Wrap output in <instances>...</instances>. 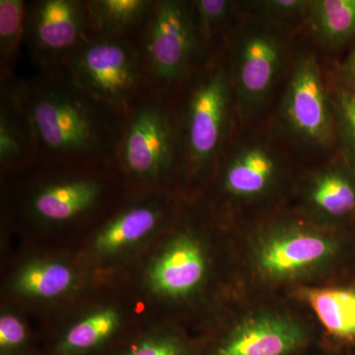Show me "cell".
Listing matches in <instances>:
<instances>
[{"mask_svg": "<svg viewBox=\"0 0 355 355\" xmlns=\"http://www.w3.org/2000/svg\"><path fill=\"white\" fill-rule=\"evenodd\" d=\"M57 317L43 355H109L144 320L135 299L118 282H102Z\"/></svg>", "mask_w": 355, "mask_h": 355, "instance_id": "cell-7", "label": "cell"}, {"mask_svg": "<svg viewBox=\"0 0 355 355\" xmlns=\"http://www.w3.org/2000/svg\"><path fill=\"white\" fill-rule=\"evenodd\" d=\"M4 83L31 120L38 162L114 165L125 111L89 94L64 69Z\"/></svg>", "mask_w": 355, "mask_h": 355, "instance_id": "cell-1", "label": "cell"}, {"mask_svg": "<svg viewBox=\"0 0 355 355\" xmlns=\"http://www.w3.org/2000/svg\"><path fill=\"white\" fill-rule=\"evenodd\" d=\"M279 116L287 135L298 146L324 150L336 142L331 90L313 53H301L294 62Z\"/></svg>", "mask_w": 355, "mask_h": 355, "instance_id": "cell-12", "label": "cell"}, {"mask_svg": "<svg viewBox=\"0 0 355 355\" xmlns=\"http://www.w3.org/2000/svg\"><path fill=\"white\" fill-rule=\"evenodd\" d=\"M288 38L282 24L256 18L237 26L230 36L228 60L235 110L252 118L263 106L286 62Z\"/></svg>", "mask_w": 355, "mask_h": 355, "instance_id": "cell-11", "label": "cell"}, {"mask_svg": "<svg viewBox=\"0 0 355 355\" xmlns=\"http://www.w3.org/2000/svg\"><path fill=\"white\" fill-rule=\"evenodd\" d=\"M178 209L174 193L128 191L93 226L76 257L101 282L116 279L153 245Z\"/></svg>", "mask_w": 355, "mask_h": 355, "instance_id": "cell-6", "label": "cell"}, {"mask_svg": "<svg viewBox=\"0 0 355 355\" xmlns=\"http://www.w3.org/2000/svg\"><path fill=\"white\" fill-rule=\"evenodd\" d=\"M38 163V146L31 120L9 84L0 83V172L2 179Z\"/></svg>", "mask_w": 355, "mask_h": 355, "instance_id": "cell-17", "label": "cell"}, {"mask_svg": "<svg viewBox=\"0 0 355 355\" xmlns=\"http://www.w3.org/2000/svg\"><path fill=\"white\" fill-rule=\"evenodd\" d=\"M27 313L4 301L0 309V355H27L40 350Z\"/></svg>", "mask_w": 355, "mask_h": 355, "instance_id": "cell-25", "label": "cell"}, {"mask_svg": "<svg viewBox=\"0 0 355 355\" xmlns=\"http://www.w3.org/2000/svg\"><path fill=\"white\" fill-rule=\"evenodd\" d=\"M301 296L331 336L355 342V284L304 289Z\"/></svg>", "mask_w": 355, "mask_h": 355, "instance_id": "cell-21", "label": "cell"}, {"mask_svg": "<svg viewBox=\"0 0 355 355\" xmlns=\"http://www.w3.org/2000/svg\"><path fill=\"white\" fill-rule=\"evenodd\" d=\"M338 253L333 236L299 224H279L261 236L254 261L266 279L289 280L329 265Z\"/></svg>", "mask_w": 355, "mask_h": 355, "instance_id": "cell-14", "label": "cell"}, {"mask_svg": "<svg viewBox=\"0 0 355 355\" xmlns=\"http://www.w3.org/2000/svg\"><path fill=\"white\" fill-rule=\"evenodd\" d=\"M64 69L89 94L125 112L153 91L137 40L92 34L69 55Z\"/></svg>", "mask_w": 355, "mask_h": 355, "instance_id": "cell-9", "label": "cell"}, {"mask_svg": "<svg viewBox=\"0 0 355 355\" xmlns=\"http://www.w3.org/2000/svg\"><path fill=\"white\" fill-rule=\"evenodd\" d=\"M311 0H263L248 2L259 18L284 24L286 21L307 17Z\"/></svg>", "mask_w": 355, "mask_h": 355, "instance_id": "cell-27", "label": "cell"}, {"mask_svg": "<svg viewBox=\"0 0 355 355\" xmlns=\"http://www.w3.org/2000/svg\"><path fill=\"white\" fill-rule=\"evenodd\" d=\"M335 110L336 141L340 154L355 171V90L336 81L331 89Z\"/></svg>", "mask_w": 355, "mask_h": 355, "instance_id": "cell-26", "label": "cell"}, {"mask_svg": "<svg viewBox=\"0 0 355 355\" xmlns=\"http://www.w3.org/2000/svg\"><path fill=\"white\" fill-rule=\"evenodd\" d=\"M176 327L166 321L142 320L109 355H198Z\"/></svg>", "mask_w": 355, "mask_h": 355, "instance_id": "cell-20", "label": "cell"}, {"mask_svg": "<svg viewBox=\"0 0 355 355\" xmlns=\"http://www.w3.org/2000/svg\"><path fill=\"white\" fill-rule=\"evenodd\" d=\"M27 1L0 0V83L14 76L21 44L25 42Z\"/></svg>", "mask_w": 355, "mask_h": 355, "instance_id": "cell-23", "label": "cell"}, {"mask_svg": "<svg viewBox=\"0 0 355 355\" xmlns=\"http://www.w3.org/2000/svg\"><path fill=\"white\" fill-rule=\"evenodd\" d=\"M156 0H85L92 34L139 41Z\"/></svg>", "mask_w": 355, "mask_h": 355, "instance_id": "cell-19", "label": "cell"}, {"mask_svg": "<svg viewBox=\"0 0 355 355\" xmlns=\"http://www.w3.org/2000/svg\"><path fill=\"white\" fill-rule=\"evenodd\" d=\"M2 181L6 211L40 231L94 226L128 193L114 165L38 162Z\"/></svg>", "mask_w": 355, "mask_h": 355, "instance_id": "cell-2", "label": "cell"}, {"mask_svg": "<svg viewBox=\"0 0 355 355\" xmlns=\"http://www.w3.org/2000/svg\"><path fill=\"white\" fill-rule=\"evenodd\" d=\"M279 155L265 139L239 142L226 147L210 175L224 197L254 200L266 195L277 183L282 168Z\"/></svg>", "mask_w": 355, "mask_h": 355, "instance_id": "cell-15", "label": "cell"}, {"mask_svg": "<svg viewBox=\"0 0 355 355\" xmlns=\"http://www.w3.org/2000/svg\"><path fill=\"white\" fill-rule=\"evenodd\" d=\"M91 35L85 0L27 1L24 44L41 71L64 69L69 55Z\"/></svg>", "mask_w": 355, "mask_h": 355, "instance_id": "cell-13", "label": "cell"}, {"mask_svg": "<svg viewBox=\"0 0 355 355\" xmlns=\"http://www.w3.org/2000/svg\"><path fill=\"white\" fill-rule=\"evenodd\" d=\"M137 42L154 92L171 94L209 62L193 1L156 0L150 19Z\"/></svg>", "mask_w": 355, "mask_h": 355, "instance_id": "cell-8", "label": "cell"}, {"mask_svg": "<svg viewBox=\"0 0 355 355\" xmlns=\"http://www.w3.org/2000/svg\"><path fill=\"white\" fill-rule=\"evenodd\" d=\"M27 355H43V354H42L41 350H38V352H32V354Z\"/></svg>", "mask_w": 355, "mask_h": 355, "instance_id": "cell-29", "label": "cell"}, {"mask_svg": "<svg viewBox=\"0 0 355 355\" xmlns=\"http://www.w3.org/2000/svg\"><path fill=\"white\" fill-rule=\"evenodd\" d=\"M336 81L355 90V44L336 67Z\"/></svg>", "mask_w": 355, "mask_h": 355, "instance_id": "cell-28", "label": "cell"}, {"mask_svg": "<svg viewBox=\"0 0 355 355\" xmlns=\"http://www.w3.org/2000/svg\"><path fill=\"white\" fill-rule=\"evenodd\" d=\"M306 202L317 216L342 220L355 214V171L343 156L311 178Z\"/></svg>", "mask_w": 355, "mask_h": 355, "instance_id": "cell-18", "label": "cell"}, {"mask_svg": "<svg viewBox=\"0 0 355 355\" xmlns=\"http://www.w3.org/2000/svg\"><path fill=\"white\" fill-rule=\"evenodd\" d=\"M198 31L207 60L224 55L220 51L234 18L237 2L230 0H193Z\"/></svg>", "mask_w": 355, "mask_h": 355, "instance_id": "cell-24", "label": "cell"}, {"mask_svg": "<svg viewBox=\"0 0 355 355\" xmlns=\"http://www.w3.org/2000/svg\"><path fill=\"white\" fill-rule=\"evenodd\" d=\"M178 209L169 225L118 282L146 320L189 304L205 293L211 279L212 253L205 231Z\"/></svg>", "mask_w": 355, "mask_h": 355, "instance_id": "cell-3", "label": "cell"}, {"mask_svg": "<svg viewBox=\"0 0 355 355\" xmlns=\"http://www.w3.org/2000/svg\"><path fill=\"white\" fill-rule=\"evenodd\" d=\"M296 322L279 315L247 318L222 334L198 355H289L304 342Z\"/></svg>", "mask_w": 355, "mask_h": 355, "instance_id": "cell-16", "label": "cell"}, {"mask_svg": "<svg viewBox=\"0 0 355 355\" xmlns=\"http://www.w3.org/2000/svg\"><path fill=\"white\" fill-rule=\"evenodd\" d=\"M183 158V181L209 176L228 146L235 109L228 55L212 58L169 94Z\"/></svg>", "mask_w": 355, "mask_h": 355, "instance_id": "cell-4", "label": "cell"}, {"mask_svg": "<svg viewBox=\"0 0 355 355\" xmlns=\"http://www.w3.org/2000/svg\"><path fill=\"white\" fill-rule=\"evenodd\" d=\"M306 20L318 43L338 50L355 39V0H311Z\"/></svg>", "mask_w": 355, "mask_h": 355, "instance_id": "cell-22", "label": "cell"}, {"mask_svg": "<svg viewBox=\"0 0 355 355\" xmlns=\"http://www.w3.org/2000/svg\"><path fill=\"white\" fill-rule=\"evenodd\" d=\"M114 166L128 191L174 193L183 158L169 94L150 91L125 112Z\"/></svg>", "mask_w": 355, "mask_h": 355, "instance_id": "cell-5", "label": "cell"}, {"mask_svg": "<svg viewBox=\"0 0 355 355\" xmlns=\"http://www.w3.org/2000/svg\"><path fill=\"white\" fill-rule=\"evenodd\" d=\"M76 254L32 252L13 266L4 282V301L26 313L58 316L101 284Z\"/></svg>", "mask_w": 355, "mask_h": 355, "instance_id": "cell-10", "label": "cell"}]
</instances>
